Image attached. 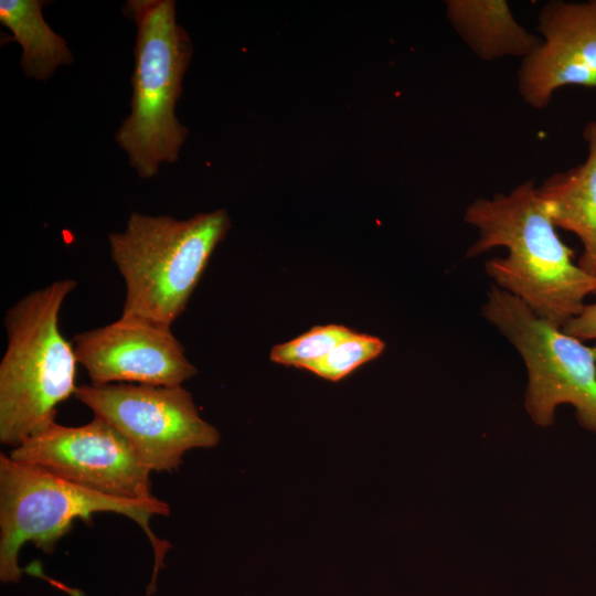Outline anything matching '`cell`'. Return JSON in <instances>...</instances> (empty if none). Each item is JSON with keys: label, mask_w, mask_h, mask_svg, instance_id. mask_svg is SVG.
Returning <instances> with one entry per match:
<instances>
[{"label": "cell", "mask_w": 596, "mask_h": 596, "mask_svg": "<svg viewBox=\"0 0 596 596\" xmlns=\"http://www.w3.org/2000/svg\"><path fill=\"white\" fill-rule=\"evenodd\" d=\"M464 219L479 235L466 256L507 248L505 257L486 262L485 272L540 318L563 328L582 312L585 298L596 295V276L573 263V252L556 233L532 180L507 194L473 200Z\"/></svg>", "instance_id": "cell-1"}, {"label": "cell", "mask_w": 596, "mask_h": 596, "mask_svg": "<svg viewBox=\"0 0 596 596\" xmlns=\"http://www.w3.org/2000/svg\"><path fill=\"white\" fill-rule=\"evenodd\" d=\"M76 281L35 289L4 315L7 348L0 362V441L13 448L55 422L74 395L77 358L60 330V312Z\"/></svg>", "instance_id": "cell-2"}, {"label": "cell", "mask_w": 596, "mask_h": 596, "mask_svg": "<svg viewBox=\"0 0 596 596\" xmlns=\"http://www.w3.org/2000/svg\"><path fill=\"white\" fill-rule=\"evenodd\" d=\"M228 228L223 209L187 220L131 213L121 232L108 235L110 257L125 283L121 316L172 327Z\"/></svg>", "instance_id": "cell-3"}, {"label": "cell", "mask_w": 596, "mask_h": 596, "mask_svg": "<svg viewBox=\"0 0 596 596\" xmlns=\"http://www.w3.org/2000/svg\"><path fill=\"white\" fill-rule=\"evenodd\" d=\"M99 512H114L135 521L149 539L155 565L148 595L156 592L159 570L170 549L150 529L153 515H169L167 502L137 501L105 496L65 480L41 467L0 454V579L18 583L22 576L19 552L26 542L52 553L75 519L89 521Z\"/></svg>", "instance_id": "cell-4"}, {"label": "cell", "mask_w": 596, "mask_h": 596, "mask_svg": "<svg viewBox=\"0 0 596 596\" xmlns=\"http://www.w3.org/2000/svg\"><path fill=\"white\" fill-rule=\"evenodd\" d=\"M125 13L137 26L131 111L115 138L137 173L151 178L162 162L178 160L187 138L174 107L192 46L173 0H130Z\"/></svg>", "instance_id": "cell-5"}, {"label": "cell", "mask_w": 596, "mask_h": 596, "mask_svg": "<svg viewBox=\"0 0 596 596\" xmlns=\"http://www.w3.org/2000/svg\"><path fill=\"white\" fill-rule=\"evenodd\" d=\"M482 315L522 356L528 373L524 407L532 421L547 427L556 408L570 404L578 423L596 433V347L540 318L494 285Z\"/></svg>", "instance_id": "cell-6"}, {"label": "cell", "mask_w": 596, "mask_h": 596, "mask_svg": "<svg viewBox=\"0 0 596 596\" xmlns=\"http://www.w3.org/2000/svg\"><path fill=\"white\" fill-rule=\"evenodd\" d=\"M74 396L94 416L115 427L150 471H173L184 454L219 444V430L204 421L182 385L82 384Z\"/></svg>", "instance_id": "cell-7"}, {"label": "cell", "mask_w": 596, "mask_h": 596, "mask_svg": "<svg viewBox=\"0 0 596 596\" xmlns=\"http://www.w3.org/2000/svg\"><path fill=\"white\" fill-rule=\"evenodd\" d=\"M10 457L105 496L157 498L151 492V471L131 444L97 416L81 426L53 422L13 448Z\"/></svg>", "instance_id": "cell-8"}, {"label": "cell", "mask_w": 596, "mask_h": 596, "mask_svg": "<svg viewBox=\"0 0 596 596\" xmlns=\"http://www.w3.org/2000/svg\"><path fill=\"white\" fill-rule=\"evenodd\" d=\"M78 361L92 384L182 385L198 370L171 327L147 319H119L73 338Z\"/></svg>", "instance_id": "cell-9"}, {"label": "cell", "mask_w": 596, "mask_h": 596, "mask_svg": "<svg viewBox=\"0 0 596 596\" xmlns=\"http://www.w3.org/2000/svg\"><path fill=\"white\" fill-rule=\"evenodd\" d=\"M539 46L522 58L518 89L535 109L564 86L596 87V0L551 1L540 11Z\"/></svg>", "instance_id": "cell-10"}, {"label": "cell", "mask_w": 596, "mask_h": 596, "mask_svg": "<svg viewBox=\"0 0 596 596\" xmlns=\"http://www.w3.org/2000/svg\"><path fill=\"white\" fill-rule=\"evenodd\" d=\"M583 137L587 157L564 172H556L536 188V194L555 227L573 232L583 244L577 265L596 276V121Z\"/></svg>", "instance_id": "cell-11"}, {"label": "cell", "mask_w": 596, "mask_h": 596, "mask_svg": "<svg viewBox=\"0 0 596 596\" xmlns=\"http://www.w3.org/2000/svg\"><path fill=\"white\" fill-rule=\"evenodd\" d=\"M446 13L456 33L483 61L522 60L541 42L515 20L504 0H449Z\"/></svg>", "instance_id": "cell-12"}, {"label": "cell", "mask_w": 596, "mask_h": 596, "mask_svg": "<svg viewBox=\"0 0 596 596\" xmlns=\"http://www.w3.org/2000/svg\"><path fill=\"white\" fill-rule=\"evenodd\" d=\"M39 0H1L0 22L22 47L21 67L36 79L50 77L58 66L73 61L66 41L45 22Z\"/></svg>", "instance_id": "cell-13"}, {"label": "cell", "mask_w": 596, "mask_h": 596, "mask_svg": "<svg viewBox=\"0 0 596 596\" xmlns=\"http://www.w3.org/2000/svg\"><path fill=\"white\" fill-rule=\"evenodd\" d=\"M353 330L340 324L317 326L301 336L277 344L270 350L275 363L306 369L327 355Z\"/></svg>", "instance_id": "cell-14"}, {"label": "cell", "mask_w": 596, "mask_h": 596, "mask_svg": "<svg viewBox=\"0 0 596 596\" xmlns=\"http://www.w3.org/2000/svg\"><path fill=\"white\" fill-rule=\"evenodd\" d=\"M385 348L382 339L353 331L327 355L308 365L306 370L329 380L340 381L362 364L377 358Z\"/></svg>", "instance_id": "cell-15"}, {"label": "cell", "mask_w": 596, "mask_h": 596, "mask_svg": "<svg viewBox=\"0 0 596 596\" xmlns=\"http://www.w3.org/2000/svg\"><path fill=\"white\" fill-rule=\"evenodd\" d=\"M562 330L579 340H596V304L585 305L582 312L571 319Z\"/></svg>", "instance_id": "cell-16"}]
</instances>
